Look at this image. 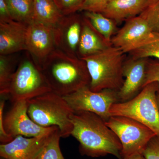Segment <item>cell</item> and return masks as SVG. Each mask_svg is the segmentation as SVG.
I'll return each instance as SVG.
<instances>
[{"instance_id": "cell-1", "label": "cell", "mask_w": 159, "mask_h": 159, "mask_svg": "<svg viewBox=\"0 0 159 159\" xmlns=\"http://www.w3.org/2000/svg\"><path fill=\"white\" fill-rule=\"evenodd\" d=\"M71 135L79 143L80 153L92 157L111 155L122 159V146L116 135L105 121L91 112L74 111L70 116Z\"/></svg>"}, {"instance_id": "cell-2", "label": "cell", "mask_w": 159, "mask_h": 159, "mask_svg": "<svg viewBox=\"0 0 159 159\" xmlns=\"http://www.w3.org/2000/svg\"><path fill=\"white\" fill-rule=\"evenodd\" d=\"M40 66L52 91L62 97L89 86L86 64L78 56L56 48Z\"/></svg>"}, {"instance_id": "cell-3", "label": "cell", "mask_w": 159, "mask_h": 159, "mask_svg": "<svg viewBox=\"0 0 159 159\" xmlns=\"http://www.w3.org/2000/svg\"><path fill=\"white\" fill-rule=\"evenodd\" d=\"M125 54L121 49L110 45L97 54L80 58L85 61L88 70L91 91L119 90L124 80Z\"/></svg>"}, {"instance_id": "cell-4", "label": "cell", "mask_w": 159, "mask_h": 159, "mask_svg": "<svg viewBox=\"0 0 159 159\" xmlns=\"http://www.w3.org/2000/svg\"><path fill=\"white\" fill-rule=\"evenodd\" d=\"M27 102L28 115L38 125L57 126L62 138L71 135L73 127L70 116L74 111L62 96L51 91Z\"/></svg>"}, {"instance_id": "cell-5", "label": "cell", "mask_w": 159, "mask_h": 159, "mask_svg": "<svg viewBox=\"0 0 159 159\" xmlns=\"http://www.w3.org/2000/svg\"><path fill=\"white\" fill-rule=\"evenodd\" d=\"M158 91L157 82L148 84L132 99L114 104L110 109V114L111 116H122L134 119L159 136V111L157 97Z\"/></svg>"}, {"instance_id": "cell-6", "label": "cell", "mask_w": 159, "mask_h": 159, "mask_svg": "<svg viewBox=\"0 0 159 159\" xmlns=\"http://www.w3.org/2000/svg\"><path fill=\"white\" fill-rule=\"evenodd\" d=\"M51 91L40 66L28 52L11 77L7 98L12 102L28 100Z\"/></svg>"}, {"instance_id": "cell-7", "label": "cell", "mask_w": 159, "mask_h": 159, "mask_svg": "<svg viewBox=\"0 0 159 159\" xmlns=\"http://www.w3.org/2000/svg\"><path fill=\"white\" fill-rule=\"evenodd\" d=\"M105 122L121 142L122 158L142 154L149 141L156 135L146 125L128 117L111 116Z\"/></svg>"}, {"instance_id": "cell-8", "label": "cell", "mask_w": 159, "mask_h": 159, "mask_svg": "<svg viewBox=\"0 0 159 159\" xmlns=\"http://www.w3.org/2000/svg\"><path fill=\"white\" fill-rule=\"evenodd\" d=\"M63 97L74 111L91 112L105 122L111 116L109 111L112 106L119 102L118 91L104 89L93 92L89 87Z\"/></svg>"}, {"instance_id": "cell-9", "label": "cell", "mask_w": 159, "mask_h": 159, "mask_svg": "<svg viewBox=\"0 0 159 159\" xmlns=\"http://www.w3.org/2000/svg\"><path fill=\"white\" fill-rule=\"evenodd\" d=\"M12 104L4 116V126L6 132L13 138L19 135L29 138L39 136L55 127H43L34 122L28 115L27 100L16 101Z\"/></svg>"}, {"instance_id": "cell-10", "label": "cell", "mask_w": 159, "mask_h": 159, "mask_svg": "<svg viewBox=\"0 0 159 159\" xmlns=\"http://www.w3.org/2000/svg\"><path fill=\"white\" fill-rule=\"evenodd\" d=\"M55 126L47 133L35 137L19 135L11 142L0 145V157L6 159H38L52 135Z\"/></svg>"}, {"instance_id": "cell-11", "label": "cell", "mask_w": 159, "mask_h": 159, "mask_svg": "<svg viewBox=\"0 0 159 159\" xmlns=\"http://www.w3.org/2000/svg\"><path fill=\"white\" fill-rule=\"evenodd\" d=\"M54 26L32 21L28 25L26 51L39 64L56 49Z\"/></svg>"}, {"instance_id": "cell-12", "label": "cell", "mask_w": 159, "mask_h": 159, "mask_svg": "<svg viewBox=\"0 0 159 159\" xmlns=\"http://www.w3.org/2000/svg\"><path fill=\"white\" fill-rule=\"evenodd\" d=\"M83 20L75 13L63 16L54 27L56 48L70 55L78 56Z\"/></svg>"}, {"instance_id": "cell-13", "label": "cell", "mask_w": 159, "mask_h": 159, "mask_svg": "<svg viewBox=\"0 0 159 159\" xmlns=\"http://www.w3.org/2000/svg\"><path fill=\"white\" fill-rule=\"evenodd\" d=\"M147 58L132 57L123 66L124 82L118 92L119 102H125L133 98L143 88L146 79Z\"/></svg>"}, {"instance_id": "cell-14", "label": "cell", "mask_w": 159, "mask_h": 159, "mask_svg": "<svg viewBox=\"0 0 159 159\" xmlns=\"http://www.w3.org/2000/svg\"><path fill=\"white\" fill-rule=\"evenodd\" d=\"M126 21L111 40L112 46L121 49L125 53H129L153 32L145 20L139 16Z\"/></svg>"}, {"instance_id": "cell-15", "label": "cell", "mask_w": 159, "mask_h": 159, "mask_svg": "<svg viewBox=\"0 0 159 159\" xmlns=\"http://www.w3.org/2000/svg\"><path fill=\"white\" fill-rule=\"evenodd\" d=\"M28 25L14 20L0 22V55L26 51Z\"/></svg>"}, {"instance_id": "cell-16", "label": "cell", "mask_w": 159, "mask_h": 159, "mask_svg": "<svg viewBox=\"0 0 159 159\" xmlns=\"http://www.w3.org/2000/svg\"><path fill=\"white\" fill-rule=\"evenodd\" d=\"M151 0H111L102 12L106 17L119 22L139 16Z\"/></svg>"}, {"instance_id": "cell-17", "label": "cell", "mask_w": 159, "mask_h": 159, "mask_svg": "<svg viewBox=\"0 0 159 159\" xmlns=\"http://www.w3.org/2000/svg\"><path fill=\"white\" fill-rule=\"evenodd\" d=\"M99 34L84 18L78 46V57L81 58L97 54L111 45Z\"/></svg>"}, {"instance_id": "cell-18", "label": "cell", "mask_w": 159, "mask_h": 159, "mask_svg": "<svg viewBox=\"0 0 159 159\" xmlns=\"http://www.w3.org/2000/svg\"><path fill=\"white\" fill-rule=\"evenodd\" d=\"M63 16L54 0H33V21L54 27Z\"/></svg>"}, {"instance_id": "cell-19", "label": "cell", "mask_w": 159, "mask_h": 159, "mask_svg": "<svg viewBox=\"0 0 159 159\" xmlns=\"http://www.w3.org/2000/svg\"><path fill=\"white\" fill-rule=\"evenodd\" d=\"M84 18L104 40L111 45L112 36L116 29L113 20L102 13L89 11H85Z\"/></svg>"}, {"instance_id": "cell-20", "label": "cell", "mask_w": 159, "mask_h": 159, "mask_svg": "<svg viewBox=\"0 0 159 159\" xmlns=\"http://www.w3.org/2000/svg\"><path fill=\"white\" fill-rule=\"evenodd\" d=\"M11 18L29 25L33 21V0H6Z\"/></svg>"}, {"instance_id": "cell-21", "label": "cell", "mask_w": 159, "mask_h": 159, "mask_svg": "<svg viewBox=\"0 0 159 159\" xmlns=\"http://www.w3.org/2000/svg\"><path fill=\"white\" fill-rule=\"evenodd\" d=\"M129 53L134 58L154 57L159 61V33L152 32L148 39Z\"/></svg>"}, {"instance_id": "cell-22", "label": "cell", "mask_w": 159, "mask_h": 159, "mask_svg": "<svg viewBox=\"0 0 159 159\" xmlns=\"http://www.w3.org/2000/svg\"><path fill=\"white\" fill-rule=\"evenodd\" d=\"M11 55H0V95L6 98L11 77L17 68H15L16 60Z\"/></svg>"}, {"instance_id": "cell-23", "label": "cell", "mask_w": 159, "mask_h": 159, "mask_svg": "<svg viewBox=\"0 0 159 159\" xmlns=\"http://www.w3.org/2000/svg\"><path fill=\"white\" fill-rule=\"evenodd\" d=\"M59 129L54 132L38 159H65L60 147Z\"/></svg>"}, {"instance_id": "cell-24", "label": "cell", "mask_w": 159, "mask_h": 159, "mask_svg": "<svg viewBox=\"0 0 159 159\" xmlns=\"http://www.w3.org/2000/svg\"><path fill=\"white\" fill-rule=\"evenodd\" d=\"M139 16L145 20L152 31L159 33V0L151 1Z\"/></svg>"}, {"instance_id": "cell-25", "label": "cell", "mask_w": 159, "mask_h": 159, "mask_svg": "<svg viewBox=\"0 0 159 159\" xmlns=\"http://www.w3.org/2000/svg\"><path fill=\"white\" fill-rule=\"evenodd\" d=\"M63 16L69 15L80 11L84 0H54Z\"/></svg>"}, {"instance_id": "cell-26", "label": "cell", "mask_w": 159, "mask_h": 159, "mask_svg": "<svg viewBox=\"0 0 159 159\" xmlns=\"http://www.w3.org/2000/svg\"><path fill=\"white\" fill-rule=\"evenodd\" d=\"M155 82L158 84L159 91V61L148 60L144 86L151 83Z\"/></svg>"}, {"instance_id": "cell-27", "label": "cell", "mask_w": 159, "mask_h": 159, "mask_svg": "<svg viewBox=\"0 0 159 159\" xmlns=\"http://www.w3.org/2000/svg\"><path fill=\"white\" fill-rule=\"evenodd\" d=\"M111 0H84L80 11H93L102 13Z\"/></svg>"}, {"instance_id": "cell-28", "label": "cell", "mask_w": 159, "mask_h": 159, "mask_svg": "<svg viewBox=\"0 0 159 159\" xmlns=\"http://www.w3.org/2000/svg\"><path fill=\"white\" fill-rule=\"evenodd\" d=\"M142 154L145 159H159V136H155L146 145Z\"/></svg>"}, {"instance_id": "cell-29", "label": "cell", "mask_w": 159, "mask_h": 159, "mask_svg": "<svg viewBox=\"0 0 159 159\" xmlns=\"http://www.w3.org/2000/svg\"><path fill=\"white\" fill-rule=\"evenodd\" d=\"M0 102V142L1 144H5L11 142L14 138L7 133L4 126V108L6 103V97H1Z\"/></svg>"}, {"instance_id": "cell-30", "label": "cell", "mask_w": 159, "mask_h": 159, "mask_svg": "<svg viewBox=\"0 0 159 159\" xmlns=\"http://www.w3.org/2000/svg\"><path fill=\"white\" fill-rule=\"evenodd\" d=\"M13 20L11 18L6 0H0V22Z\"/></svg>"}, {"instance_id": "cell-31", "label": "cell", "mask_w": 159, "mask_h": 159, "mask_svg": "<svg viewBox=\"0 0 159 159\" xmlns=\"http://www.w3.org/2000/svg\"><path fill=\"white\" fill-rule=\"evenodd\" d=\"M122 159H145L143 155L141 153L135 154L126 157L122 158Z\"/></svg>"}, {"instance_id": "cell-32", "label": "cell", "mask_w": 159, "mask_h": 159, "mask_svg": "<svg viewBox=\"0 0 159 159\" xmlns=\"http://www.w3.org/2000/svg\"><path fill=\"white\" fill-rule=\"evenodd\" d=\"M157 102L158 107V109L159 111V91L157 93Z\"/></svg>"}, {"instance_id": "cell-33", "label": "cell", "mask_w": 159, "mask_h": 159, "mask_svg": "<svg viewBox=\"0 0 159 159\" xmlns=\"http://www.w3.org/2000/svg\"><path fill=\"white\" fill-rule=\"evenodd\" d=\"M0 159H6L2 157H1V158H0Z\"/></svg>"}, {"instance_id": "cell-34", "label": "cell", "mask_w": 159, "mask_h": 159, "mask_svg": "<svg viewBox=\"0 0 159 159\" xmlns=\"http://www.w3.org/2000/svg\"><path fill=\"white\" fill-rule=\"evenodd\" d=\"M151 1H152V0H151Z\"/></svg>"}, {"instance_id": "cell-35", "label": "cell", "mask_w": 159, "mask_h": 159, "mask_svg": "<svg viewBox=\"0 0 159 159\" xmlns=\"http://www.w3.org/2000/svg\"></svg>"}]
</instances>
